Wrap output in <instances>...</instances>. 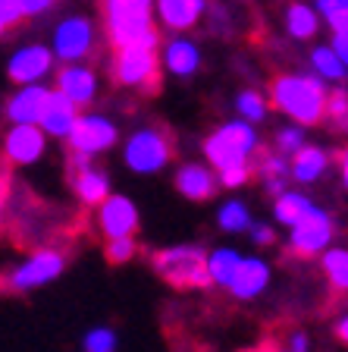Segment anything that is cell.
Segmentation results:
<instances>
[{
    "instance_id": "1",
    "label": "cell",
    "mask_w": 348,
    "mask_h": 352,
    "mask_svg": "<svg viewBox=\"0 0 348 352\" xmlns=\"http://www.w3.org/2000/svg\"><path fill=\"white\" fill-rule=\"evenodd\" d=\"M270 104L283 110L295 126H317L323 123V107H327V85L317 76L286 73L276 76L270 85Z\"/></svg>"
},
{
    "instance_id": "2",
    "label": "cell",
    "mask_w": 348,
    "mask_h": 352,
    "mask_svg": "<svg viewBox=\"0 0 348 352\" xmlns=\"http://www.w3.org/2000/svg\"><path fill=\"white\" fill-rule=\"evenodd\" d=\"M154 0H104V29L119 47H157L160 38L151 25Z\"/></svg>"
},
{
    "instance_id": "3",
    "label": "cell",
    "mask_w": 348,
    "mask_h": 352,
    "mask_svg": "<svg viewBox=\"0 0 348 352\" xmlns=\"http://www.w3.org/2000/svg\"><path fill=\"white\" fill-rule=\"evenodd\" d=\"M261 148L257 139V129L254 123L245 120H232L223 123L211 139L204 142V154H207V164L211 170H229V167H251V154Z\"/></svg>"
},
{
    "instance_id": "4",
    "label": "cell",
    "mask_w": 348,
    "mask_h": 352,
    "mask_svg": "<svg viewBox=\"0 0 348 352\" xmlns=\"http://www.w3.org/2000/svg\"><path fill=\"white\" fill-rule=\"evenodd\" d=\"M154 271L179 289H207L211 274H207V255L201 245H173L154 255Z\"/></svg>"
},
{
    "instance_id": "5",
    "label": "cell",
    "mask_w": 348,
    "mask_h": 352,
    "mask_svg": "<svg viewBox=\"0 0 348 352\" xmlns=\"http://www.w3.org/2000/svg\"><path fill=\"white\" fill-rule=\"evenodd\" d=\"M66 271V255L60 249H38L22 264L10 267L7 274H0V289L3 293H32L38 286H47Z\"/></svg>"
},
{
    "instance_id": "6",
    "label": "cell",
    "mask_w": 348,
    "mask_h": 352,
    "mask_svg": "<svg viewBox=\"0 0 348 352\" xmlns=\"http://www.w3.org/2000/svg\"><path fill=\"white\" fill-rule=\"evenodd\" d=\"M116 85L135 88L141 95L160 91V54L157 47H119L113 57Z\"/></svg>"
},
{
    "instance_id": "7",
    "label": "cell",
    "mask_w": 348,
    "mask_h": 352,
    "mask_svg": "<svg viewBox=\"0 0 348 352\" xmlns=\"http://www.w3.org/2000/svg\"><path fill=\"white\" fill-rule=\"evenodd\" d=\"M123 157H126V167L135 170V173H157L173 157V142H170L167 132L145 126V129L129 135V142L123 148Z\"/></svg>"
},
{
    "instance_id": "8",
    "label": "cell",
    "mask_w": 348,
    "mask_h": 352,
    "mask_svg": "<svg viewBox=\"0 0 348 352\" xmlns=\"http://www.w3.org/2000/svg\"><path fill=\"white\" fill-rule=\"evenodd\" d=\"M119 139V129L113 126V120L101 117V113H79L66 135L69 142V151L73 154H85V157H95V154H104L116 145Z\"/></svg>"
},
{
    "instance_id": "9",
    "label": "cell",
    "mask_w": 348,
    "mask_h": 352,
    "mask_svg": "<svg viewBox=\"0 0 348 352\" xmlns=\"http://www.w3.org/2000/svg\"><path fill=\"white\" fill-rule=\"evenodd\" d=\"M95 51V22L88 16H66L54 32V57L66 63H82Z\"/></svg>"
},
{
    "instance_id": "10",
    "label": "cell",
    "mask_w": 348,
    "mask_h": 352,
    "mask_svg": "<svg viewBox=\"0 0 348 352\" xmlns=\"http://www.w3.org/2000/svg\"><path fill=\"white\" fill-rule=\"evenodd\" d=\"M289 249L295 252L298 258H314L329 245L333 239V217L327 211H320L317 205L298 220L295 227H289Z\"/></svg>"
},
{
    "instance_id": "11",
    "label": "cell",
    "mask_w": 348,
    "mask_h": 352,
    "mask_svg": "<svg viewBox=\"0 0 348 352\" xmlns=\"http://www.w3.org/2000/svg\"><path fill=\"white\" fill-rule=\"evenodd\" d=\"M69 179H73L76 195H79L85 205H101L104 198L110 195L107 173L91 167V157H85V154L69 151Z\"/></svg>"
},
{
    "instance_id": "12",
    "label": "cell",
    "mask_w": 348,
    "mask_h": 352,
    "mask_svg": "<svg viewBox=\"0 0 348 352\" xmlns=\"http://www.w3.org/2000/svg\"><path fill=\"white\" fill-rule=\"evenodd\" d=\"M51 69H54V51L44 47V44L19 47L7 63V76L13 82H19V85H35V82L44 79Z\"/></svg>"
},
{
    "instance_id": "13",
    "label": "cell",
    "mask_w": 348,
    "mask_h": 352,
    "mask_svg": "<svg viewBox=\"0 0 348 352\" xmlns=\"http://www.w3.org/2000/svg\"><path fill=\"white\" fill-rule=\"evenodd\" d=\"M97 227L107 239L116 236H135L138 230V208L126 195H107L97 205Z\"/></svg>"
},
{
    "instance_id": "14",
    "label": "cell",
    "mask_w": 348,
    "mask_h": 352,
    "mask_svg": "<svg viewBox=\"0 0 348 352\" xmlns=\"http://www.w3.org/2000/svg\"><path fill=\"white\" fill-rule=\"evenodd\" d=\"M44 154V132L41 126H19L3 135V157L10 164H19V167H29V164H38Z\"/></svg>"
},
{
    "instance_id": "15",
    "label": "cell",
    "mask_w": 348,
    "mask_h": 352,
    "mask_svg": "<svg viewBox=\"0 0 348 352\" xmlns=\"http://www.w3.org/2000/svg\"><path fill=\"white\" fill-rule=\"evenodd\" d=\"M57 91L66 95L76 107H85V104L95 101L97 95V76L91 66L85 63H66L57 69Z\"/></svg>"
},
{
    "instance_id": "16",
    "label": "cell",
    "mask_w": 348,
    "mask_h": 352,
    "mask_svg": "<svg viewBox=\"0 0 348 352\" xmlns=\"http://www.w3.org/2000/svg\"><path fill=\"white\" fill-rule=\"evenodd\" d=\"M47 98H51V88L44 85H22L13 98L7 101V117L10 123L19 126H38L41 123V113L47 107Z\"/></svg>"
},
{
    "instance_id": "17",
    "label": "cell",
    "mask_w": 348,
    "mask_h": 352,
    "mask_svg": "<svg viewBox=\"0 0 348 352\" xmlns=\"http://www.w3.org/2000/svg\"><path fill=\"white\" fill-rule=\"evenodd\" d=\"M267 283H270L267 261H261V258H242L226 289H232L235 299H254V296H261L267 289Z\"/></svg>"
},
{
    "instance_id": "18",
    "label": "cell",
    "mask_w": 348,
    "mask_h": 352,
    "mask_svg": "<svg viewBox=\"0 0 348 352\" xmlns=\"http://www.w3.org/2000/svg\"><path fill=\"white\" fill-rule=\"evenodd\" d=\"M217 173L204 164H182L176 173V189L179 195H185L189 201H207L217 192Z\"/></svg>"
},
{
    "instance_id": "19",
    "label": "cell",
    "mask_w": 348,
    "mask_h": 352,
    "mask_svg": "<svg viewBox=\"0 0 348 352\" xmlns=\"http://www.w3.org/2000/svg\"><path fill=\"white\" fill-rule=\"evenodd\" d=\"M76 117H79V107H76L73 101L66 95H60L57 88L51 91V98H47V107H44L41 113V132L44 135H54V139H66L69 135V129H73Z\"/></svg>"
},
{
    "instance_id": "20",
    "label": "cell",
    "mask_w": 348,
    "mask_h": 352,
    "mask_svg": "<svg viewBox=\"0 0 348 352\" xmlns=\"http://www.w3.org/2000/svg\"><path fill=\"white\" fill-rule=\"evenodd\" d=\"M154 10L167 29L185 32L201 19V13L207 10V0H154Z\"/></svg>"
},
{
    "instance_id": "21",
    "label": "cell",
    "mask_w": 348,
    "mask_h": 352,
    "mask_svg": "<svg viewBox=\"0 0 348 352\" xmlns=\"http://www.w3.org/2000/svg\"><path fill=\"white\" fill-rule=\"evenodd\" d=\"M160 63L167 66L173 76H179V79H189V76L198 73V66H201V51H198L195 41L176 35L173 41L163 47V54H160Z\"/></svg>"
},
{
    "instance_id": "22",
    "label": "cell",
    "mask_w": 348,
    "mask_h": 352,
    "mask_svg": "<svg viewBox=\"0 0 348 352\" xmlns=\"http://www.w3.org/2000/svg\"><path fill=\"white\" fill-rule=\"evenodd\" d=\"M329 167V154L317 145H301L295 154H292L289 173L295 176L298 183H317L323 170Z\"/></svg>"
},
{
    "instance_id": "23",
    "label": "cell",
    "mask_w": 348,
    "mask_h": 352,
    "mask_svg": "<svg viewBox=\"0 0 348 352\" xmlns=\"http://www.w3.org/2000/svg\"><path fill=\"white\" fill-rule=\"evenodd\" d=\"M320 29V16L314 7L308 3H289L286 10V32H289L295 41H311Z\"/></svg>"
},
{
    "instance_id": "24",
    "label": "cell",
    "mask_w": 348,
    "mask_h": 352,
    "mask_svg": "<svg viewBox=\"0 0 348 352\" xmlns=\"http://www.w3.org/2000/svg\"><path fill=\"white\" fill-rule=\"evenodd\" d=\"M311 208H314V201L308 195H301V192H283V195H276V220H279L283 227H295Z\"/></svg>"
},
{
    "instance_id": "25",
    "label": "cell",
    "mask_w": 348,
    "mask_h": 352,
    "mask_svg": "<svg viewBox=\"0 0 348 352\" xmlns=\"http://www.w3.org/2000/svg\"><path fill=\"white\" fill-rule=\"evenodd\" d=\"M311 69L317 73V79H329V82H342L345 73H348L345 66H342V60L333 54L329 44H320V47L311 51Z\"/></svg>"
},
{
    "instance_id": "26",
    "label": "cell",
    "mask_w": 348,
    "mask_h": 352,
    "mask_svg": "<svg viewBox=\"0 0 348 352\" xmlns=\"http://www.w3.org/2000/svg\"><path fill=\"white\" fill-rule=\"evenodd\" d=\"M323 274H327L329 286L348 293V249H323Z\"/></svg>"
},
{
    "instance_id": "27",
    "label": "cell",
    "mask_w": 348,
    "mask_h": 352,
    "mask_svg": "<svg viewBox=\"0 0 348 352\" xmlns=\"http://www.w3.org/2000/svg\"><path fill=\"white\" fill-rule=\"evenodd\" d=\"M242 255L235 249H217L213 255H207V274H211V283L217 286H229L232 274L239 267Z\"/></svg>"
},
{
    "instance_id": "28",
    "label": "cell",
    "mask_w": 348,
    "mask_h": 352,
    "mask_svg": "<svg viewBox=\"0 0 348 352\" xmlns=\"http://www.w3.org/2000/svg\"><path fill=\"white\" fill-rule=\"evenodd\" d=\"M235 110H239V117L245 120V123H261V120L267 117L270 101L261 95V91L245 88V91H239V98H235Z\"/></svg>"
},
{
    "instance_id": "29",
    "label": "cell",
    "mask_w": 348,
    "mask_h": 352,
    "mask_svg": "<svg viewBox=\"0 0 348 352\" xmlns=\"http://www.w3.org/2000/svg\"><path fill=\"white\" fill-rule=\"evenodd\" d=\"M323 120H329V126H333L336 132H348V91L345 88H333V91H327Z\"/></svg>"
},
{
    "instance_id": "30",
    "label": "cell",
    "mask_w": 348,
    "mask_h": 352,
    "mask_svg": "<svg viewBox=\"0 0 348 352\" xmlns=\"http://www.w3.org/2000/svg\"><path fill=\"white\" fill-rule=\"evenodd\" d=\"M217 220H220V230H226V233H242V230L251 227V214H248V208L242 201H226L220 208Z\"/></svg>"
},
{
    "instance_id": "31",
    "label": "cell",
    "mask_w": 348,
    "mask_h": 352,
    "mask_svg": "<svg viewBox=\"0 0 348 352\" xmlns=\"http://www.w3.org/2000/svg\"><path fill=\"white\" fill-rule=\"evenodd\" d=\"M314 10L333 32H348V0H317Z\"/></svg>"
},
{
    "instance_id": "32",
    "label": "cell",
    "mask_w": 348,
    "mask_h": 352,
    "mask_svg": "<svg viewBox=\"0 0 348 352\" xmlns=\"http://www.w3.org/2000/svg\"><path fill=\"white\" fill-rule=\"evenodd\" d=\"M138 252V242L132 236H116V239L107 242V261L110 264H126L132 261Z\"/></svg>"
},
{
    "instance_id": "33",
    "label": "cell",
    "mask_w": 348,
    "mask_h": 352,
    "mask_svg": "<svg viewBox=\"0 0 348 352\" xmlns=\"http://www.w3.org/2000/svg\"><path fill=\"white\" fill-rule=\"evenodd\" d=\"M82 346H85V352H116V333L110 327H91Z\"/></svg>"
},
{
    "instance_id": "34",
    "label": "cell",
    "mask_w": 348,
    "mask_h": 352,
    "mask_svg": "<svg viewBox=\"0 0 348 352\" xmlns=\"http://www.w3.org/2000/svg\"><path fill=\"white\" fill-rule=\"evenodd\" d=\"M301 145H305V126H283V129H276L279 154H295Z\"/></svg>"
},
{
    "instance_id": "35",
    "label": "cell",
    "mask_w": 348,
    "mask_h": 352,
    "mask_svg": "<svg viewBox=\"0 0 348 352\" xmlns=\"http://www.w3.org/2000/svg\"><path fill=\"white\" fill-rule=\"evenodd\" d=\"M257 173H261L264 183H267V179H286V173H289V164H286L283 154L267 151L261 157V164H257Z\"/></svg>"
},
{
    "instance_id": "36",
    "label": "cell",
    "mask_w": 348,
    "mask_h": 352,
    "mask_svg": "<svg viewBox=\"0 0 348 352\" xmlns=\"http://www.w3.org/2000/svg\"><path fill=\"white\" fill-rule=\"evenodd\" d=\"M25 19H29V16L22 13V3H19V0H0V29H3V32L22 25Z\"/></svg>"
},
{
    "instance_id": "37",
    "label": "cell",
    "mask_w": 348,
    "mask_h": 352,
    "mask_svg": "<svg viewBox=\"0 0 348 352\" xmlns=\"http://www.w3.org/2000/svg\"><path fill=\"white\" fill-rule=\"evenodd\" d=\"M248 176H251V167H229L217 173V183L226 186V189H239V186H245Z\"/></svg>"
},
{
    "instance_id": "38",
    "label": "cell",
    "mask_w": 348,
    "mask_h": 352,
    "mask_svg": "<svg viewBox=\"0 0 348 352\" xmlns=\"http://www.w3.org/2000/svg\"><path fill=\"white\" fill-rule=\"evenodd\" d=\"M333 54L342 60V66L348 69V32H333V41H329Z\"/></svg>"
},
{
    "instance_id": "39",
    "label": "cell",
    "mask_w": 348,
    "mask_h": 352,
    "mask_svg": "<svg viewBox=\"0 0 348 352\" xmlns=\"http://www.w3.org/2000/svg\"><path fill=\"white\" fill-rule=\"evenodd\" d=\"M19 3H22V13L25 16H41L54 7V0H19Z\"/></svg>"
},
{
    "instance_id": "40",
    "label": "cell",
    "mask_w": 348,
    "mask_h": 352,
    "mask_svg": "<svg viewBox=\"0 0 348 352\" xmlns=\"http://www.w3.org/2000/svg\"><path fill=\"white\" fill-rule=\"evenodd\" d=\"M286 349H289V352H308V349H311V340H308V333H292Z\"/></svg>"
},
{
    "instance_id": "41",
    "label": "cell",
    "mask_w": 348,
    "mask_h": 352,
    "mask_svg": "<svg viewBox=\"0 0 348 352\" xmlns=\"http://www.w3.org/2000/svg\"><path fill=\"white\" fill-rule=\"evenodd\" d=\"M254 242H257V245H273L276 233L270 227H257V230H254Z\"/></svg>"
},
{
    "instance_id": "42",
    "label": "cell",
    "mask_w": 348,
    "mask_h": 352,
    "mask_svg": "<svg viewBox=\"0 0 348 352\" xmlns=\"http://www.w3.org/2000/svg\"><path fill=\"white\" fill-rule=\"evenodd\" d=\"M10 189H13V176L7 170H0V201L3 205H7V198H10Z\"/></svg>"
},
{
    "instance_id": "43",
    "label": "cell",
    "mask_w": 348,
    "mask_h": 352,
    "mask_svg": "<svg viewBox=\"0 0 348 352\" xmlns=\"http://www.w3.org/2000/svg\"><path fill=\"white\" fill-rule=\"evenodd\" d=\"M336 337H339L342 343H348V315L339 318V324H336Z\"/></svg>"
},
{
    "instance_id": "44",
    "label": "cell",
    "mask_w": 348,
    "mask_h": 352,
    "mask_svg": "<svg viewBox=\"0 0 348 352\" xmlns=\"http://www.w3.org/2000/svg\"><path fill=\"white\" fill-rule=\"evenodd\" d=\"M339 161H342V179H345V189H348V145L342 148V157H339Z\"/></svg>"
},
{
    "instance_id": "45",
    "label": "cell",
    "mask_w": 348,
    "mask_h": 352,
    "mask_svg": "<svg viewBox=\"0 0 348 352\" xmlns=\"http://www.w3.org/2000/svg\"><path fill=\"white\" fill-rule=\"evenodd\" d=\"M245 352H289V349H283V346H273V343H264V346H257V349H245Z\"/></svg>"
},
{
    "instance_id": "46",
    "label": "cell",
    "mask_w": 348,
    "mask_h": 352,
    "mask_svg": "<svg viewBox=\"0 0 348 352\" xmlns=\"http://www.w3.org/2000/svg\"><path fill=\"white\" fill-rule=\"evenodd\" d=\"M0 223H3V201H0Z\"/></svg>"
},
{
    "instance_id": "47",
    "label": "cell",
    "mask_w": 348,
    "mask_h": 352,
    "mask_svg": "<svg viewBox=\"0 0 348 352\" xmlns=\"http://www.w3.org/2000/svg\"><path fill=\"white\" fill-rule=\"evenodd\" d=\"M0 38H3V29H0Z\"/></svg>"
}]
</instances>
